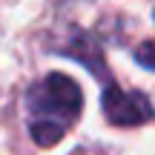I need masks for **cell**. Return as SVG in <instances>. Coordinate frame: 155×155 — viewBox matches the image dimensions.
I'll use <instances>...</instances> for the list:
<instances>
[{
	"mask_svg": "<svg viewBox=\"0 0 155 155\" xmlns=\"http://www.w3.org/2000/svg\"><path fill=\"white\" fill-rule=\"evenodd\" d=\"M83 92L69 75L49 72L26 92L29 135L38 147H55L78 121Z\"/></svg>",
	"mask_w": 155,
	"mask_h": 155,
	"instance_id": "obj_1",
	"label": "cell"
},
{
	"mask_svg": "<svg viewBox=\"0 0 155 155\" xmlns=\"http://www.w3.org/2000/svg\"><path fill=\"white\" fill-rule=\"evenodd\" d=\"M101 109L104 118L115 127H141L152 121V104L138 89H118L115 83H106L101 92Z\"/></svg>",
	"mask_w": 155,
	"mask_h": 155,
	"instance_id": "obj_2",
	"label": "cell"
},
{
	"mask_svg": "<svg viewBox=\"0 0 155 155\" xmlns=\"http://www.w3.org/2000/svg\"><path fill=\"white\" fill-rule=\"evenodd\" d=\"M138 63L144 69H152L155 61H152V40H144V43L138 46Z\"/></svg>",
	"mask_w": 155,
	"mask_h": 155,
	"instance_id": "obj_3",
	"label": "cell"
}]
</instances>
